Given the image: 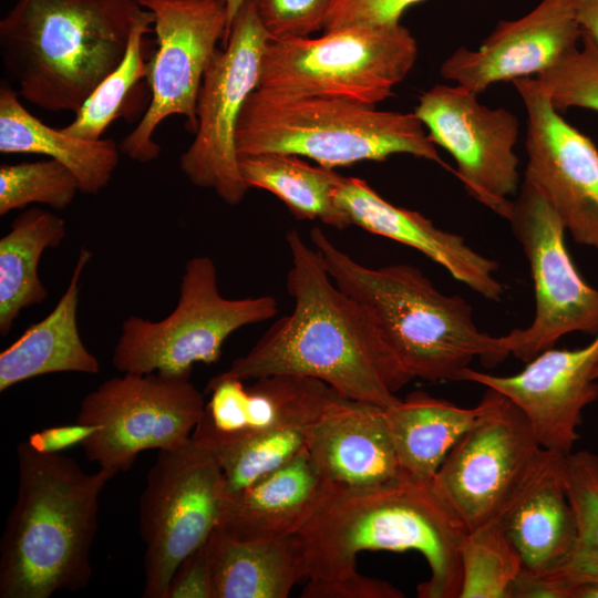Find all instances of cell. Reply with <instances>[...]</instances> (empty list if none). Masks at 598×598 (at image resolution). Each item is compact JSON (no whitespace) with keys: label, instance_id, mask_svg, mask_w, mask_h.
Here are the masks:
<instances>
[{"label":"cell","instance_id":"obj_37","mask_svg":"<svg viewBox=\"0 0 598 598\" xmlns=\"http://www.w3.org/2000/svg\"><path fill=\"white\" fill-rule=\"evenodd\" d=\"M423 0H334L324 31L351 25H388L400 23L402 14Z\"/></svg>","mask_w":598,"mask_h":598},{"label":"cell","instance_id":"obj_16","mask_svg":"<svg viewBox=\"0 0 598 598\" xmlns=\"http://www.w3.org/2000/svg\"><path fill=\"white\" fill-rule=\"evenodd\" d=\"M527 113L524 178L536 185L566 231L598 249V150L555 110L536 78L512 81Z\"/></svg>","mask_w":598,"mask_h":598},{"label":"cell","instance_id":"obj_2","mask_svg":"<svg viewBox=\"0 0 598 598\" xmlns=\"http://www.w3.org/2000/svg\"><path fill=\"white\" fill-rule=\"evenodd\" d=\"M18 493L0 543V597L50 598L92 577L100 495L117 472L86 473L60 452L17 446Z\"/></svg>","mask_w":598,"mask_h":598},{"label":"cell","instance_id":"obj_18","mask_svg":"<svg viewBox=\"0 0 598 598\" xmlns=\"http://www.w3.org/2000/svg\"><path fill=\"white\" fill-rule=\"evenodd\" d=\"M576 0H542L520 19L501 21L478 49H456L441 76L475 94L499 81L539 74L578 45Z\"/></svg>","mask_w":598,"mask_h":598},{"label":"cell","instance_id":"obj_11","mask_svg":"<svg viewBox=\"0 0 598 598\" xmlns=\"http://www.w3.org/2000/svg\"><path fill=\"white\" fill-rule=\"evenodd\" d=\"M494 392L489 410L454 444L431 484L466 533L498 522L549 454L524 413Z\"/></svg>","mask_w":598,"mask_h":598},{"label":"cell","instance_id":"obj_20","mask_svg":"<svg viewBox=\"0 0 598 598\" xmlns=\"http://www.w3.org/2000/svg\"><path fill=\"white\" fill-rule=\"evenodd\" d=\"M333 199L351 225L412 247L484 298L502 299L505 290L495 278L497 262L475 251L460 235L436 227L419 212L391 204L361 178L343 176Z\"/></svg>","mask_w":598,"mask_h":598},{"label":"cell","instance_id":"obj_42","mask_svg":"<svg viewBox=\"0 0 598 598\" xmlns=\"http://www.w3.org/2000/svg\"><path fill=\"white\" fill-rule=\"evenodd\" d=\"M569 598H598V582H581L570 587Z\"/></svg>","mask_w":598,"mask_h":598},{"label":"cell","instance_id":"obj_1","mask_svg":"<svg viewBox=\"0 0 598 598\" xmlns=\"http://www.w3.org/2000/svg\"><path fill=\"white\" fill-rule=\"evenodd\" d=\"M286 241L292 262L287 276L292 311L214 378L303 377L320 380L348 399L384 409L396 403L395 393L412 378L370 315L334 283L319 252L296 229L288 231Z\"/></svg>","mask_w":598,"mask_h":598},{"label":"cell","instance_id":"obj_24","mask_svg":"<svg viewBox=\"0 0 598 598\" xmlns=\"http://www.w3.org/2000/svg\"><path fill=\"white\" fill-rule=\"evenodd\" d=\"M494 390L474 408H461L425 392L410 393L385 409L401 477L430 485L442 462L458 441L492 406Z\"/></svg>","mask_w":598,"mask_h":598},{"label":"cell","instance_id":"obj_17","mask_svg":"<svg viewBox=\"0 0 598 598\" xmlns=\"http://www.w3.org/2000/svg\"><path fill=\"white\" fill-rule=\"evenodd\" d=\"M597 361L598 332L584 348L543 351L514 375H494L467 367L455 381L499 392L524 413L543 448L568 455L579 437L582 409L598 398V384L591 378Z\"/></svg>","mask_w":598,"mask_h":598},{"label":"cell","instance_id":"obj_19","mask_svg":"<svg viewBox=\"0 0 598 598\" xmlns=\"http://www.w3.org/2000/svg\"><path fill=\"white\" fill-rule=\"evenodd\" d=\"M246 386L237 379L213 378L212 395L192 439L215 447L249 435L309 425L339 394L327 383L295 375H268Z\"/></svg>","mask_w":598,"mask_h":598},{"label":"cell","instance_id":"obj_27","mask_svg":"<svg viewBox=\"0 0 598 598\" xmlns=\"http://www.w3.org/2000/svg\"><path fill=\"white\" fill-rule=\"evenodd\" d=\"M8 83L0 85V153L40 154L68 167L80 192L97 194L111 181L120 161V146L111 138L72 137L31 114Z\"/></svg>","mask_w":598,"mask_h":598},{"label":"cell","instance_id":"obj_25","mask_svg":"<svg viewBox=\"0 0 598 598\" xmlns=\"http://www.w3.org/2000/svg\"><path fill=\"white\" fill-rule=\"evenodd\" d=\"M92 257L81 248L69 286L54 309L31 324L0 353V391L55 372H100L97 359L85 348L78 328L80 277Z\"/></svg>","mask_w":598,"mask_h":598},{"label":"cell","instance_id":"obj_12","mask_svg":"<svg viewBox=\"0 0 598 598\" xmlns=\"http://www.w3.org/2000/svg\"><path fill=\"white\" fill-rule=\"evenodd\" d=\"M269 40L246 0L227 42L206 69L197 97L195 137L179 157V167L192 184L214 189L228 205L239 204L249 189L240 174L236 128L248 96L258 89Z\"/></svg>","mask_w":598,"mask_h":598},{"label":"cell","instance_id":"obj_7","mask_svg":"<svg viewBox=\"0 0 598 598\" xmlns=\"http://www.w3.org/2000/svg\"><path fill=\"white\" fill-rule=\"evenodd\" d=\"M417 43L401 23L351 25L319 38L269 40L258 87L369 106L393 95L413 69Z\"/></svg>","mask_w":598,"mask_h":598},{"label":"cell","instance_id":"obj_13","mask_svg":"<svg viewBox=\"0 0 598 598\" xmlns=\"http://www.w3.org/2000/svg\"><path fill=\"white\" fill-rule=\"evenodd\" d=\"M506 220L528 261L535 292L532 323L504 336L511 354L527 363L565 334H596L598 290L580 276L561 219L532 182L524 178Z\"/></svg>","mask_w":598,"mask_h":598},{"label":"cell","instance_id":"obj_4","mask_svg":"<svg viewBox=\"0 0 598 598\" xmlns=\"http://www.w3.org/2000/svg\"><path fill=\"white\" fill-rule=\"evenodd\" d=\"M310 240L334 283L367 310L412 380L455 381L475 358L492 368L511 354L504 336L477 328L464 298L441 292L420 269L404 264L365 267L319 227L310 231Z\"/></svg>","mask_w":598,"mask_h":598},{"label":"cell","instance_id":"obj_30","mask_svg":"<svg viewBox=\"0 0 598 598\" xmlns=\"http://www.w3.org/2000/svg\"><path fill=\"white\" fill-rule=\"evenodd\" d=\"M565 481L576 516L575 544L563 566L540 576L569 598L570 587L598 582V455L588 451L566 455Z\"/></svg>","mask_w":598,"mask_h":598},{"label":"cell","instance_id":"obj_38","mask_svg":"<svg viewBox=\"0 0 598 598\" xmlns=\"http://www.w3.org/2000/svg\"><path fill=\"white\" fill-rule=\"evenodd\" d=\"M306 598H400L403 594L392 585L357 574L326 581H308Z\"/></svg>","mask_w":598,"mask_h":598},{"label":"cell","instance_id":"obj_44","mask_svg":"<svg viewBox=\"0 0 598 598\" xmlns=\"http://www.w3.org/2000/svg\"><path fill=\"white\" fill-rule=\"evenodd\" d=\"M591 378L592 380H597L598 379V361L596 362L594 369H592V372H591Z\"/></svg>","mask_w":598,"mask_h":598},{"label":"cell","instance_id":"obj_5","mask_svg":"<svg viewBox=\"0 0 598 598\" xmlns=\"http://www.w3.org/2000/svg\"><path fill=\"white\" fill-rule=\"evenodd\" d=\"M145 12L140 0H17L0 20L3 68L31 104L76 113Z\"/></svg>","mask_w":598,"mask_h":598},{"label":"cell","instance_id":"obj_3","mask_svg":"<svg viewBox=\"0 0 598 598\" xmlns=\"http://www.w3.org/2000/svg\"><path fill=\"white\" fill-rule=\"evenodd\" d=\"M466 534L432 485L400 478L371 488L339 489L299 533L308 581L357 574L363 550H416L431 576L421 598H458L460 546Z\"/></svg>","mask_w":598,"mask_h":598},{"label":"cell","instance_id":"obj_10","mask_svg":"<svg viewBox=\"0 0 598 598\" xmlns=\"http://www.w3.org/2000/svg\"><path fill=\"white\" fill-rule=\"evenodd\" d=\"M204 409L190 375L124 373L81 401L76 422L99 427L81 447L99 467L126 472L143 451L187 444Z\"/></svg>","mask_w":598,"mask_h":598},{"label":"cell","instance_id":"obj_40","mask_svg":"<svg viewBox=\"0 0 598 598\" xmlns=\"http://www.w3.org/2000/svg\"><path fill=\"white\" fill-rule=\"evenodd\" d=\"M99 430L95 425L75 423L48 427L32 433L28 437L29 444L40 452L58 453L75 444L81 445L92 433Z\"/></svg>","mask_w":598,"mask_h":598},{"label":"cell","instance_id":"obj_41","mask_svg":"<svg viewBox=\"0 0 598 598\" xmlns=\"http://www.w3.org/2000/svg\"><path fill=\"white\" fill-rule=\"evenodd\" d=\"M575 13L581 33L588 35L598 48V0H576Z\"/></svg>","mask_w":598,"mask_h":598},{"label":"cell","instance_id":"obj_35","mask_svg":"<svg viewBox=\"0 0 598 598\" xmlns=\"http://www.w3.org/2000/svg\"><path fill=\"white\" fill-rule=\"evenodd\" d=\"M580 42V48L571 49L536 76L558 112L570 107L598 112V48L584 33Z\"/></svg>","mask_w":598,"mask_h":598},{"label":"cell","instance_id":"obj_22","mask_svg":"<svg viewBox=\"0 0 598 598\" xmlns=\"http://www.w3.org/2000/svg\"><path fill=\"white\" fill-rule=\"evenodd\" d=\"M339 489L305 448L279 470L226 496L217 528L240 542L295 536Z\"/></svg>","mask_w":598,"mask_h":598},{"label":"cell","instance_id":"obj_36","mask_svg":"<svg viewBox=\"0 0 598 598\" xmlns=\"http://www.w3.org/2000/svg\"><path fill=\"white\" fill-rule=\"evenodd\" d=\"M334 0H250L270 40L306 38L324 30Z\"/></svg>","mask_w":598,"mask_h":598},{"label":"cell","instance_id":"obj_29","mask_svg":"<svg viewBox=\"0 0 598 598\" xmlns=\"http://www.w3.org/2000/svg\"><path fill=\"white\" fill-rule=\"evenodd\" d=\"M239 168L249 188L274 194L296 218L320 220L340 230L351 225L333 199L343 178L334 169L312 166L300 156L281 153L241 156Z\"/></svg>","mask_w":598,"mask_h":598},{"label":"cell","instance_id":"obj_34","mask_svg":"<svg viewBox=\"0 0 598 598\" xmlns=\"http://www.w3.org/2000/svg\"><path fill=\"white\" fill-rule=\"evenodd\" d=\"M80 192L75 175L54 159L0 166V215L29 204L66 208Z\"/></svg>","mask_w":598,"mask_h":598},{"label":"cell","instance_id":"obj_23","mask_svg":"<svg viewBox=\"0 0 598 598\" xmlns=\"http://www.w3.org/2000/svg\"><path fill=\"white\" fill-rule=\"evenodd\" d=\"M566 455L549 454L498 523L525 571L549 574L567 560L577 535L565 481Z\"/></svg>","mask_w":598,"mask_h":598},{"label":"cell","instance_id":"obj_32","mask_svg":"<svg viewBox=\"0 0 598 598\" xmlns=\"http://www.w3.org/2000/svg\"><path fill=\"white\" fill-rule=\"evenodd\" d=\"M309 425L281 427L207 447L223 470L226 496L248 487L299 455L306 448Z\"/></svg>","mask_w":598,"mask_h":598},{"label":"cell","instance_id":"obj_39","mask_svg":"<svg viewBox=\"0 0 598 598\" xmlns=\"http://www.w3.org/2000/svg\"><path fill=\"white\" fill-rule=\"evenodd\" d=\"M207 542L179 564L171 580L166 598H213Z\"/></svg>","mask_w":598,"mask_h":598},{"label":"cell","instance_id":"obj_43","mask_svg":"<svg viewBox=\"0 0 598 598\" xmlns=\"http://www.w3.org/2000/svg\"><path fill=\"white\" fill-rule=\"evenodd\" d=\"M221 1L224 2L226 12H227V30H226L224 40L221 42V45H224L227 42L228 37L230 34L234 20L237 17L239 10L241 9L246 0H221Z\"/></svg>","mask_w":598,"mask_h":598},{"label":"cell","instance_id":"obj_31","mask_svg":"<svg viewBox=\"0 0 598 598\" xmlns=\"http://www.w3.org/2000/svg\"><path fill=\"white\" fill-rule=\"evenodd\" d=\"M150 11L134 25L126 52L121 63L96 86L75 113L74 120L61 128L72 137L96 141L109 125L124 115L128 97L140 82L147 76L148 63L144 59V40L153 28Z\"/></svg>","mask_w":598,"mask_h":598},{"label":"cell","instance_id":"obj_9","mask_svg":"<svg viewBox=\"0 0 598 598\" xmlns=\"http://www.w3.org/2000/svg\"><path fill=\"white\" fill-rule=\"evenodd\" d=\"M225 498L223 470L206 446L190 439L178 448L158 451L138 507L143 597H167L179 564L217 527Z\"/></svg>","mask_w":598,"mask_h":598},{"label":"cell","instance_id":"obj_33","mask_svg":"<svg viewBox=\"0 0 598 598\" xmlns=\"http://www.w3.org/2000/svg\"><path fill=\"white\" fill-rule=\"evenodd\" d=\"M462 585L458 598H509L522 560L498 522L464 535L460 546Z\"/></svg>","mask_w":598,"mask_h":598},{"label":"cell","instance_id":"obj_28","mask_svg":"<svg viewBox=\"0 0 598 598\" xmlns=\"http://www.w3.org/2000/svg\"><path fill=\"white\" fill-rule=\"evenodd\" d=\"M66 236L64 220L38 207L19 214L0 239V334L8 336L20 312L48 297L38 267L45 249Z\"/></svg>","mask_w":598,"mask_h":598},{"label":"cell","instance_id":"obj_14","mask_svg":"<svg viewBox=\"0 0 598 598\" xmlns=\"http://www.w3.org/2000/svg\"><path fill=\"white\" fill-rule=\"evenodd\" d=\"M153 16L156 51L148 62L151 100L135 128L120 145L128 158L147 163L159 155L153 140L171 115H183L197 130V97L206 69L223 42L227 12L221 0H140Z\"/></svg>","mask_w":598,"mask_h":598},{"label":"cell","instance_id":"obj_8","mask_svg":"<svg viewBox=\"0 0 598 598\" xmlns=\"http://www.w3.org/2000/svg\"><path fill=\"white\" fill-rule=\"evenodd\" d=\"M278 305L271 296L228 299L218 289L213 259L187 261L175 309L161 321L131 316L122 323L112 363L123 373L190 375L195 363L219 360L236 330L271 319Z\"/></svg>","mask_w":598,"mask_h":598},{"label":"cell","instance_id":"obj_15","mask_svg":"<svg viewBox=\"0 0 598 598\" xmlns=\"http://www.w3.org/2000/svg\"><path fill=\"white\" fill-rule=\"evenodd\" d=\"M414 113L430 140L455 159V174L466 192L506 219L519 184L517 117L481 104L477 94L458 84H436L423 92Z\"/></svg>","mask_w":598,"mask_h":598},{"label":"cell","instance_id":"obj_26","mask_svg":"<svg viewBox=\"0 0 598 598\" xmlns=\"http://www.w3.org/2000/svg\"><path fill=\"white\" fill-rule=\"evenodd\" d=\"M207 544L213 598H286L306 578L297 535L240 542L216 527Z\"/></svg>","mask_w":598,"mask_h":598},{"label":"cell","instance_id":"obj_21","mask_svg":"<svg viewBox=\"0 0 598 598\" xmlns=\"http://www.w3.org/2000/svg\"><path fill=\"white\" fill-rule=\"evenodd\" d=\"M306 448L341 489L371 488L401 477L385 409L337 394L309 425Z\"/></svg>","mask_w":598,"mask_h":598},{"label":"cell","instance_id":"obj_6","mask_svg":"<svg viewBox=\"0 0 598 598\" xmlns=\"http://www.w3.org/2000/svg\"><path fill=\"white\" fill-rule=\"evenodd\" d=\"M239 157L281 153L334 169L362 161L409 154L444 167L435 144L415 113L380 111L340 99L302 96L256 89L236 128Z\"/></svg>","mask_w":598,"mask_h":598}]
</instances>
